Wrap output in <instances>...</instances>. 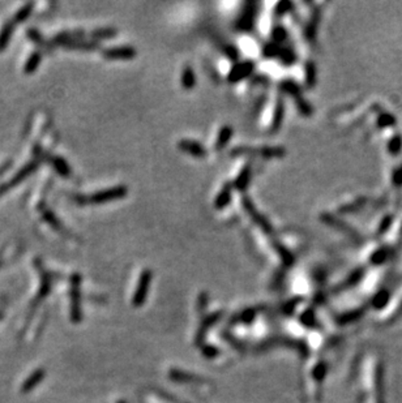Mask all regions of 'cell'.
<instances>
[{"label": "cell", "instance_id": "obj_34", "mask_svg": "<svg viewBox=\"0 0 402 403\" xmlns=\"http://www.w3.org/2000/svg\"><path fill=\"white\" fill-rule=\"evenodd\" d=\"M281 51V49L278 47L277 43H274V42H272V43L266 44L265 49H264V54H265V56H274V55H278Z\"/></svg>", "mask_w": 402, "mask_h": 403}, {"label": "cell", "instance_id": "obj_25", "mask_svg": "<svg viewBox=\"0 0 402 403\" xmlns=\"http://www.w3.org/2000/svg\"><path fill=\"white\" fill-rule=\"evenodd\" d=\"M364 312H366V309H364V308L354 309V310H351V312H349V314L341 315V316L338 317V321H340V324H341V325L350 324V322H354V321H358L359 319H362V317H363Z\"/></svg>", "mask_w": 402, "mask_h": 403}, {"label": "cell", "instance_id": "obj_26", "mask_svg": "<svg viewBox=\"0 0 402 403\" xmlns=\"http://www.w3.org/2000/svg\"><path fill=\"white\" fill-rule=\"evenodd\" d=\"M393 219L394 217L392 214L384 215L383 219L380 220V223L377 225V229H376V236L385 235V234L389 231V229L392 227V225H393Z\"/></svg>", "mask_w": 402, "mask_h": 403}, {"label": "cell", "instance_id": "obj_10", "mask_svg": "<svg viewBox=\"0 0 402 403\" xmlns=\"http://www.w3.org/2000/svg\"><path fill=\"white\" fill-rule=\"evenodd\" d=\"M375 398L376 403L384 402V367L382 363L376 366L375 369Z\"/></svg>", "mask_w": 402, "mask_h": 403}, {"label": "cell", "instance_id": "obj_15", "mask_svg": "<svg viewBox=\"0 0 402 403\" xmlns=\"http://www.w3.org/2000/svg\"><path fill=\"white\" fill-rule=\"evenodd\" d=\"M389 300H391V293L385 290V288H383V290L377 291V293L375 294V296H373L372 300H371V305H372L375 309H383L384 307H387Z\"/></svg>", "mask_w": 402, "mask_h": 403}, {"label": "cell", "instance_id": "obj_13", "mask_svg": "<svg viewBox=\"0 0 402 403\" xmlns=\"http://www.w3.org/2000/svg\"><path fill=\"white\" fill-rule=\"evenodd\" d=\"M364 277V267H358V269L353 270L350 273V276L342 282V284L338 287V290H345V288H350L354 287L359 282L362 281V278Z\"/></svg>", "mask_w": 402, "mask_h": 403}, {"label": "cell", "instance_id": "obj_33", "mask_svg": "<svg viewBox=\"0 0 402 403\" xmlns=\"http://www.w3.org/2000/svg\"><path fill=\"white\" fill-rule=\"evenodd\" d=\"M272 37H273L274 43H280V42H282L283 39L286 38V30L283 29V28L277 27L276 29L273 30V34H272Z\"/></svg>", "mask_w": 402, "mask_h": 403}, {"label": "cell", "instance_id": "obj_35", "mask_svg": "<svg viewBox=\"0 0 402 403\" xmlns=\"http://www.w3.org/2000/svg\"><path fill=\"white\" fill-rule=\"evenodd\" d=\"M12 165H13V161L12 160H7V158L0 160V179L8 172L9 168L12 167Z\"/></svg>", "mask_w": 402, "mask_h": 403}, {"label": "cell", "instance_id": "obj_7", "mask_svg": "<svg viewBox=\"0 0 402 403\" xmlns=\"http://www.w3.org/2000/svg\"><path fill=\"white\" fill-rule=\"evenodd\" d=\"M103 56L106 59H132L136 56V50L131 46H120V47H111L103 51Z\"/></svg>", "mask_w": 402, "mask_h": 403}, {"label": "cell", "instance_id": "obj_17", "mask_svg": "<svg viewBox=\"0 0 402 403\" xmlns=\"http://www.w3.org/2000/svg\"><path fill=\"white\" fill-rule=\"evenodd\" d=\"M387 150L388 153L393 155V157H397L398 154L402 153V135L401 133H396L388 140L387 142Z\"/></svg>", "mask_w": 402, "mask_h": 403}, {"label": "cell", "instance_id": "obj_27", "mask_svg": "<svg viewBox=\"0 0 402 403\" xmlns=\"http://www.w3.org/2000/svg\"><path fill=\"white\" fill-rule=\"evenodd\" d=\"M283 115H285V107H283L282 102L278 101L277 108L274 111L273 123H272V131H278V129H280L281 124H282Z\"/></svg>", "mask_w": 402, "mask_h": 403}, {"label": "cell", "instance_id": "obj_6", "mask_svg": "<svg viewBox=\"0 0 402 403\" xmlns=\"http://www.w3.org/2000/svg\"><path fill=\"white\" fill-rule=\"evenodd\" d=\"M254 70H255L254 61L247 60V61H243V63H238L235 64L233 67V70L230 71L228 80L230 82H238L243 79H247L248 76L254 72Z\"/></svg>", "mask_w": 402, "mask_h": 403}, {"label": "cell", "instance_id": "obj_30", "mask_svg": "<svg viewBox=\"0 0 402 403\" xmlns=\"http://www.w3.org/2000/svg\"><path fill=\"white\" fill-rule=\"evenodd\" d=\"M117 35V30L111 29V28H102V29H97L92 33V37L94 39H105V38H111Z\"/></svg>", "mask_w": 402, "mask_h": 403}, {"label": "cell", "instance_id": "obj_12", "mask_svg": "<svg viewBox=\"0 0 402 403\" xmlns=\"http://www.w3.org/2000/svg\"><path fill=\"white\" fill-rule=\"evenodd\" d=\"M150 278H152V273L149 272V270H145L143 276H141L140 284H139V287H137L136 296H135V303H136V304L143 302V299L145 298L146 290H148L149 284H150Z\"/></svg>", "mask_w": 402, "mask_h": 403}, {"label": "cell", "instance_id": "obj_16", "mask_svg": "<svg viewBox=\"0 0 402 403\" xmlns=\"http://www.w3.org/2000/svg\"><path fill=\"white\" fill-rule=\"evenodd\" d=\"M397 119L394 118L393 114L391 113H380L376 118V125L380 129H387V128H393L396 127Z\"/></svg>", "mask_w": 402, "mask_h": 403}, {"label": "cell", "instance_id": "obj_8", "mask_svg": "<svg viewBox=\"0 0 402 403\" xmlns=\"http://www.w3.org/2000/svg\"><path fill=\"white\" fill-rule=\"evenodd\" d=\"M244 206H245V210H247V213L251 215V218H252V220H255V222L259 225L260 229H262V231H265L266 234H272V232H273L271 223H269L268 220L265 219V217H262V215L257 212L254 204L251 203L248 198H245L244 200Z\"/></svg>", "mask_w": 402, "mask_h": 403}, {"label": "cell", "instance_id": "obj_5", "mask_svg": "<svg viewBox=\"0 0 402 403\" xmlns=\"http://www.w3.org/2000/svg\"><path fill=\"white\" fill-rule=\"evenodd\" d=\"M44 161L51 166V168H53L59 176L68 179V177H71V175H72V168H71L70 163H68V161L65 160V158L61 157V155L50 153Z\"/></svg>", "mask_w": 402, "mask_h": 403}, {"label": "cell", "instance_id": "obj_19", "mask_svg": "<svg viewBox=\"0 0 402 403\" xmlns=\"http://www.w3.org/2000/svg\"><path fill=\"white\" fill-rule=\"evenodd\" d=\"M254 7V4H248V8L244 9V12H243L242 17L239 18V23H238V27L240 29H251V27H252V23H254L255 18Z\"/></svg>", "mask_w": 402, "mask_h": 403}, {"label": "cell", "instance_id": "obj_20", "mask_svg": "<svg viewBox=\"0 0 402 403\" xmlns=\"http://www.w3.org/2000/svg\"><path fill=\"white\" fill-rule=\"evenodd\" d=\"M320 9H316L314 13H312L311 18H309L308 24L306 27V35L309 38V39H314L318 33V28L319 24H320Z\"/></svg>", "mask_w": 402, "mask_h": 403}, {"label": "cell", "instance_id": "obj_14", "mask_svg": "<svg viewBox=\"0 0 402 403\" xmlns=\"http://www.w3.org/2000/svg\"><path fill=\"white\" fill-rule=\"evenodd\" d=\"M231 192H233V184H226V186L221 189V192L217 194L216 201H214V206H216L217 209H224L225 206L230 203Z\"/></svg>", "mask_w": 402, "mask_h": 403}, {"label": "cell", "instance_id": "obj_3", "mask_svg": "<svg viewBox=\"0 0 402 403\" xmlns=\"http://www.w3.org/2000/svg\"><path fill=\"white\" fill-rule=\"evenodd\" d=\"M127 188L124 186L114 187L110 189H103L98 191L91 196H76V203L79 204H105L111 203V201H117L123 198L127 194Z\"/></svg>", "mask_w": 402, "mask_h": 403}, {"label": "cell", "instance_id": "obj_28", "mask_svg": "<svg viewBox=\"0 0 402 403\" xmlns=\"http://www.w3.org/2000/svg\"><path fill=\"white\" fill-rule=\"evenodd\" d=\"M282 89L285 90L288 96H292L294 99H298L299 97H302V93H300V87L298 86L294 81H290V80H287V81L282 82Z\"/></svg>", "mask_w": 402, "mask_h": 403}, {"label": "cell", "instance_id": "obj_9", "mask_svg": "<svg viewBox=\"0 0 402 403\" xmlns=\"http://www.w3.org/2000/svg\"><path fill=\"white\" fill-rule=\"evenodd\" d=\"M178 146L181 150L186 151L187 154H191L196 158H204L205 154H207L204 146L195 140H182V141H179Z\"/></svg>", "mask_w": 402, "mask_h": 403}, {"label": "cell", "instance_id": "obj_4", "mask_svg": "<svg viewBox=\"0 0 402 403\" xmlns=\"http://www.w3.org/2000/svg\"><path fill=\"white\" fill-rule=\"evenodd\" d=\"M320 219L321 222H324V223L328 225V226L333 227V229L338 230V231L345 234V235H347L349 238L353 239V240L355 241L362 240L361 234H359L354 227H351L349 223H346L345 220L340 219V218L334 217V215L329 214V213H324V214H321Z\"/></svg>", "mask_w": 402, "mask_h": 403}, {"label": "cell", "instance_id": "obj_11", "mask_svg": "<svg viewBox=\"0 0 402 403\" xmlns=\"http://www.w3.org/2000/svg\"><path fill=\"white\" fill-rule=\"evenodd\" d=\"M391 256V250L387 245L379 247L377 250H375L372 252V255L370 256V262L375 266H380V265L385 264L388 261V258Z\"/></svg>", "mask_w": 402, "mask_h": 403}, {"label": "cell", "instance_id": "obj_2", "mask_svg": "<svg viewBox=\"0 0 402 403\" xmlns=\"http://www.w3.org/2000/svg\"><path fill=\"white\" fill-rule=\"evenodd\" d=\"M34 3L16 4L8 12V15L2 17L0 20V54H3L9 46L17 28L34 15Z\"/></svg>", "mask_w": 402, "mask_h": 403}, {"label": "cell", "instance_id": "obj_24", "mask_svg": "<svg viewBox=\"0 0 402 403\" xmlns=\"http://www.w3.org/2000/svg\"><path fill=\"white\" fill-rule=\"evenodd\" d=\"M233 132H234L233 128H231L230 125H225L224 128H221V131H219L218 137H217V141H216V148L218 149V150L224 148V146L230 141L231 136H233Z\"/></svg>", "mask_w": 402, "mask_h": 403}, {"label": "cell", "instance_id": "obj_29", "mask_svg": "<svg viewBox=\"0 0 402 403\" xmlns=\"http://www.w3.org/2000/svg\"><path fill=\"white\" fill-rule=\"evenodd\" d=\"M295 101H297L298 110H299V113L302 114V115L303 116H311L312 115V113H314V108H312L311 103H309L307 99L299 97V98L295 99Z\"/></svg>", "mask_w": 402, "mask_h": 403}, {"label": "cell", "instance_id": "obj_31", "mask_svg": "<svg viewBox=\"0 0 402 403\" xmlns=\"http://www.w3.org/2000/svg\"><path fill=\"white\" fill-rule=\"evenodd\" d=\"M278 56L281 58V60L283 61V64H293L295 60H297V55L293 50L286 49V50H281Z\"/></svg>", "mask_w": 402, "mask_h": 403}, {"label": "cell", "instance_id": "obj_18", "mask_svg": "<svg viewBox=\"0 0 402 403\" xmlns=\"http://www.w3.org/2000/svg\"><path fill=\"white\" fill-rule=\"evenodd\" d=\"M304 81H306V86L308 87V89H312V87L316 85V81H318V68H316L314 61H308V63L306 64Z\"/></svg>", "mask_w": 402, "mask_h": 403}, {"label": "cell", "instance_id": "obj_23", "mask_svg": "<svg viewBox=\"0 0 402 403\" xmlns=\"http://www.w3.org/2000/svg\"><path fill=\"white\" fill-rule=\"evenodd\" d=\"M250 177H251V167L247 165L244 168H243L242 171H240V174L238 175L236 180L234 182L233 187H235V188L239 189V191H244V189L247 188L248 183H250Z\"/></svg>", "mask_w": 402, "mask_h": 403}, {"label": "cell", "instance_id": "obj_32", "mask_svg": "<svg viewBox=\"0 0 402 403\" xmlns=\"http://www.w3.org/2000/svg\"><path fill=\"white\" fill-rule=\"evenodd\" d=\"M392 184L396 188H401L402 187V163H399L392 172Z\"/></svg>", "mask_w": 402, "mask_h": 403}, {"label": "cell", "instance_id": "obj_21", "mask_svg": "<svg viewBox=\"0 0 402 403\" xmlns=\"http://www.w3.org/2000/svg\"><path fill=\"white\" fill-rule=\"evenodd\" d=\"M195 84H196L195 72H193L191 65H186V67L183 68V73H182V85H183L184 89L191 90L195 87Z\"/></svg>", "mask_w": 402, "mask_h": 403}, {"label": "cell", "instance_id": "obj_1", "mask_svg": "<svg viewBox=\"0 0 402 403\" xmlns=\"http://www.w3.org/2000/svg\"><path fill=\"white\" fill-rule=\"evenodd\" d=\"M50 47L51 44L49 39H46L39 30L35 28H28L24 34V46L18 60L21 75H34L41 67L42 61L46 58V51Z\"/></svg>", "mask_w": 402, "mask_h": 403}, {"label": "cell", "instance_id": "obj_22", "mask_svg": "<svg viewBox=\"0 0 402 403\" xmlns=\"http://www.w3.org/2000/svg\"><path fill=\"white\" fill-rule=\"evenodd\" d=\"M367 204V198L366 197H359L356 198L355 201L353 203L346 204V205H342L338 212L342 213V214H350V213H356L358 210H361L364 205Z\"/></svg>", "mask_w": 402, "mask_h": 403}, {"label": "cell", "instance_id": "obj_36", "mask_svg": "<svg viewBox=\"0 0 402 403\" xmlns=\"http://www.w3.org/2000/svg\"><path fill=\"white\" fill-rule=\"evenodd\" d=\"M290 8H292V3H288V2H281V3H278L277 7H276V15H285V13H287V12L290 11Z\"/></svg>", "mask_w": 402, "mask_h": 403}]
</instances>
